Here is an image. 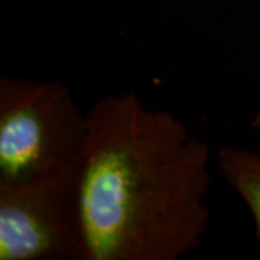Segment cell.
Wrapping results in <instances>:
<instances>
[{"label":"cell","mask_w":260,"mask_h":260,"mask_svg":"<svg viewBox=\"0 0 260 260\" xmlns=\"http://www.w3.org/2000/svg\"><path fill=\"white\" fill-rule=\"evenodd\" d=\"M215 160L225 184L250 210L260 240V153L236 146H223L218 149Z\"/></svg>","instance_id":"obj_4"},{"label":"cell","mask_w":260,"mask_h":260,"mask_svg":"<svg viewBox=\"0 0 260 260\" xmlns=\"http://www.w3.org/2000/svg\"><path fill=\"white\" fill-rule=\"evenodd\" d=\"M87 135V113L52 80L0 77V184L73 167Z\"/></svg>","instance_id":"obj_2"},{"label":"cell","mask_w":260,"mask_h":260,"mask_svg":"<svg viewBox=\"0 0 260 260\" xmlns=\"http://www.w3.org/2000/svg\"><path fill=\"white\" fill-rule=\"evenodd\" d=\"M78 260L75 165L0 184V260Z\"/></svg>","instance_id":"obj_3"},{"label":"cell","mask_w":260,"mask_h":260,"mask_svg":"<svg viewBox=\"0 0 260 260\" xmlns=\"http://www.w3.org/2000/svg\"><path fill=\"white\" fill-rule=\"evenodd\" d=\"M251 127L256 130L257 135L260 136V110L254 114V117H253V120H251Z\"/></svg>","instance_id":"obj_5"},{"label":"cell","mask_w":260,"mask_h":260,"mask_svg":"<svg viewBox=\"0 0 260 260\" xmlns=\"http://www.w3.org/2000/svg\"><path fill=\"white\" fill-rule=\"evenodd\" d=\"M211 152L177 114L135 91L87 112L75 164L78 260H178L204 242Z\"/></svg>","instance_id":"obj_1"}]
</instances>
